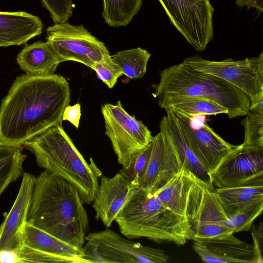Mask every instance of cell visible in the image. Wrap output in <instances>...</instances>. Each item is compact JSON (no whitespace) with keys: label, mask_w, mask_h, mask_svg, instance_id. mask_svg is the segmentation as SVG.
I'll use <instances>...</instances> for the list:
<instances>
[{"label":"cell","mask_w":263,"mask_h":263,"mask_svg":"<svg viewBox=\"0 0 263 263\" xmlns=\"http://www.w3.org/2000/svg\"><path fill=\"white\" fill-rule=\"evenodd\" d=\"M0 262L21 263V259L17 251L6 249L0 251Z\"/></svg>","instance_id":"obj_35"},{"label":"cell","mask_w":263,"mask_h":263,"mask_svg":"<svg viewBox=\"0 0 263 263\" xmlns=\"http://www.w3.org/2000/svg\"><path fill=\"white\" fill-rule=\"evenodd\" d=\"M18 253L21 259V263H78L74 259L44 252L25 245L18 252Z\"/></svg>","instance_id":"obj_30"},{"label":"cell","mask_w":263,"mask_h":263,"mask_svg":"<svg viewBox=\"0 0 263 263\" xmlns=\"http://www.w3.org/2000/svg\"><path fill=\"white\" fill-rule=\"evenodd\" d=\"M151 56L146 50L137 47L118 51L111 55V59L123 74L133 79L140 78L145 74Z\"/></svg>","instance_id":"obj_26"},{"label":"cell","mask_w":263,"mask_h":263,"mask_svg":"<svg viewBox=\"0 0 263 263\" xmlns=\"http://www.w3.org/2000/svg\"><path fill=\"white\" fill-rule=\"evenodd\" d=\"M161 108H171L174 111L189 117L201 115L228 114V109L211 100L193 97H163L158 98Z\"/></svg>","instance_id":"obj_23"},{"label":"cell","mask_w":263,"mask_h":263,"mask_svg":"<svg viewBox=\"0 0 263 263\" xmlns=\"http://www.w3.org/2000/svg\"><path fill=\"white\" fill-rule=\"evenodd\" d=\"M115 221L120 232L129 239L144 237L179 246L192 239L186 217L173 211L155 194L137 186Z\"/></svg>","instance_id":"obj_4"},{"label":"cell","mask_w":263,"mask_h":263,"mask_svg":"<svg viewBox=\"0 0 263 263\" xmlns=\"http://www.w3.org/2000/svg\"><path fill=\"white\" fill-rule=\"evenodd\" d=\"M236 4L241 8L246 7L248 9L255 8L259 13L263 11V0H236Z\"/></svg>","instance_id":"obj_36"},{"label":"cell","mask_w":263,"mask_h":263,"mask_svg":"<svg viewBox=\"0 0 263 263\" xmlns=\"http://www.w3.org/2000/svg\"><path fill=\"white\" fill-rule=\"evenodd\" d=\"M23 145L34 155L39 166L72 184L84 204L92 202L103 174L92 158L86 162L62 124L49 128Z\"/></svg>","instance_id":"obj_3"},{"label":"cell","mask_w":263,"mask_h":263,"mask_svg":"<svg viewBox=\"0 0 263 263\" xmlns=\"http://www.w3.org/2000/svg\"><path fill=\"white\" fill-rule=\"evenodd\" d=\"M241 123L244 127L243 146L263 148V114L249 111Z\"/></svg>","instance_id":"obj_27"},{"label":"cell","mask_w":263,"mask_h":263,"mask_svg":"<svg viewBox=\"0 0 263 263\" xmlns=\"http://www.w3.org/2000/svg\"><path fill=\"white\" fill-rule=\"evenodd\" d=\"M48 11L53 22L60 23L68 22L73 12L72 0H41Z\"/></svg>","instance_id":"obj_32"},{"label":"cell","mask_w":263,"mask_h":263,"mask_svg":"<svg viewBox=\"0 0 263 263\" xmlns=\"http://www.w3.org/2000/svg\"><path fill=\"white\" fill-rule=\"evenodd\" d=\"M155 98L193 97L208 99L226 108L230 119L245 116L250 101L240 89L219 78L195 70L183 62L160 71Z\"/></svg>","instance_id":"obj_5"},{"label":"cell","mask_w":263,"mask_h":263,"mask_svg":"<svg viewBox=\"0 0 263 263\" xmlns=\"http://www.w3.org/2000/svg\"><path fill=\"white\" fill-rule=\"evenodd\" d=\"M105 132L119 164L124 167L130 159L143 150L153 140L152 133L123 107L121 101L101 107Z\"/></svg>","instance_id":"obj_8"},{"label":"cell","mask_w":263,"mask_h":263,"mask_svg":"<svg viewBox=\"0 0 263 263\" xmlns=\"http://www.w3.org/2000/svg\"><path fill=\"white\" fill-rule=\"evenodd\" d=\"M183 166L170 139L160 130L153 136L146 168L137 187L155 194L177 175Z\"/></svg>","instance_id":"obj_14"},{"label":"cell","mask_w":263,"mask_h":263,"mask_svg":"<svg viewBox=\"0 0 263 263\" xmlns=\"http://www.w3.org/2000/svg\"><path fill=\"white\" fill-rule=\"evenodd\" d=\"M250 228L252 230L253 241V246L259 256L263 258V230L262 222L257 225L252 224Z\"/></svg>","instance_id":"obj_34"},{"label":"cell","mask_w":263,"mask_h":263,"mask_svg":"<svg viewBox=\"0 0 263 263\" xmlns=\"http://www.w3.org/2000/svg\"><path fill=\"white\" fill-rule=\"evenodd\" d=\"M183 62L196 70L219 78L242 90L250 102L263 98V52L257 57L210 61L196 55Z\"/></svg>","instance_id":"obj_9"},{"label":"cell","mask_w":263,"mask_h":263,"mask_svg":"<svg viewBox=\"0 0 263 263\" xmlns=\"http://www.w3.org/2000/svg\"><path fill=\"white\" fill-rule=\"evenodd\" d=\"M16 61L26 74L34 76L53 74L61 63L51 46L41 41L25 46Z\"/></svg>","instance_id":"obj_20"},{"label":"cell","mask_w":263,"mask_h":263,"mask_svg":"<svg viewBox=\"0 0 263 263\" xmlns=\"http://www.w3.org/2000/svg\"><path fill=\"white\" fill-rule=\"evenodd\" d=\"M174 112L187 145L209 174L239 146L226 141L206 123L197 126L193 117Z\"/></svg>","instance_id":"obj_13"},{"label":"cell","mask_w":263,"mask_h":263,"mask_svg":"<svg viewBox=\"0 0 263 263\" xmlns=\"http://www.w3.org/2000/svg\"><path fill=\"white\" fill-rule=\"evenodd\" d=\"M209 174L215 188L263 185V148L239 145Z\"/></svg>","instance_id":"obj_12"},{"label":"cell","mask_w":263,"mask_h":263,"mask_svg":"<svg viewBox=\"0 0 263 263\" xmlns=\"http://www.w3.org/2000/svg\"><path fill=\"white\" fill-rule=\"evenodd\" d=\"M180 214L186 217L193 240L233 234L215 190L192 173L181 200Z\"/></svg>","instance_id":"obj_6"},{"label":"cell","mask_w":263,"mask_h":263,"mask_svg":"<svg viewBox=\"0 0 263 263\" xmlns=\"http://www.w3.org/2000/svg\"><path fill=\"white\" fill-rule=\"evenodd\" d=\"M171 23L197 51L214 37V9L209 0H158Z\"/></svg>","instance_id":"obj_11"},{"label":"cell","mask_w":263,"mask_h":263,"mask_svg":"<svg viewBox=\"0 0 263 263\" xmlns=\"http://www.w3.org/2000/svg\"><path fill=\"white\" fill-rule=\"evenodd\" d=\"M25 245L44 252L74 259L84 263L82 252L27 221Z\"/></svg>","instance_id":"obj_22"},{"label":"cell","mask_w":263,"mask_h":263,"mask_svg":"<svg viewBox=\"0 0 263 263\" xmlns=\"http://www.w3.org/2000/svg\"><path fill=\"white\" fill-rule=\"evenodd\" d=\"M81 116V105L77 103L72 106L67 105L63 114L62 120L70 122L76 128L79 126Z\"/></svg>","instance_id":"obj_33"},{"label":"cell","mask_w":263,"mask_h":263,"mask_svg":"<svg viewBox=\"0 0 263 263\" xmlns=\"http://www.w3.org/2000/svg\"><path fill=\"white\" fill-rule=\"evenodd\" d=\"M142 0H103L102 15L108 25L126 26L141 9Z\"/></svg>","instance_id":"obj_25"},{"label":"cell","mask_w":263,"mask_h":263,"mask_svg":"<svg viewBox=\"0 0 263 263\" xmlns=\"http://www.w3.org/2000/svg\"><path fill=\"white\" fill-rule=\"evenodd\" d=\"M84 204L72 184L45 170L35 178L27 221L82 251L89 230Z\"/></svg>","instance_id":"obj_2"},{"label":"cell","mask_w":263,"mask_h":263,"mask_svg":"<svg viewBox=\"0 0 263 263\" xmlns=\"http://www.w3.org/2000/svg\"><path fill=\"white\" fill-rule=\"evenodd\" d=\"M215 193L228 217L263 201V185L215 188Z\"/></svg>","instance_id":"obj_21"},{"label":"cell","mask_w":263,"mask_h":263,"mask_svg":"<svg viewBox=\"0 0 263 263\" xmlns=\"http://www.w3.org/2000/svg\"><path fill=\"white\" fill-rule=\"evenodd\" d=\"M46 39L61 62L73 61L91 68L110 57L105 44L82 25L55 24L47 28Z\"/></svg>","instance_id":"obj_10"},{"label":"cell","mask_w":263,"mask_h":263,"mask_svg":"<svg viewBox=\"0 0 263 263\" xmlns=\"http://www.w3.org/2000/svg\"><path fill=\"white\" fill-rule=\"evenodd\" d=\"M43 28L37 16L24 11H0V47L25 44L41 34Z\"/></svg>","instance_id":"obj_18"},{"label":"cell","mask_w":263,"mask_h":263,"mask_svg":"<svg viewBox=\"0 0 263 263\" xmlns=\"http://www.w3.org/2000/svg\"><path fill=\"white\" fill-rule=\"evenodd\" d=\"M82 251L84 263H164L168 259L163 250L133 241L109 228L86 235Z\"/></svg>","instance_id":"obj_7"},{"label":"cell","mask_w":263,"mask_h":263,"mask_svg":"<svg viewBox=\"0 0 263 263\" xmlns=\"http://www.w3.org/2000/svg\"><path fill=\"white\" fill-rule=\"evenodd\" d=\"M91 68L96 71L98 78L109 88H112L118 78L123 75L119 67L112 61L111 55L101 62L95 63Z\"/></svg>","instance_id":"obj_31"},{"label":"cell","mask_w":263,"mask_h":263,"mask_svg":"<svg viewBox=\"0 0 263 263\" xmlns=\"http://www.w3.org/2000/svg\"><path fill=\"white\" fill-rule=\"evenodd\" d=\"M263 201L228 217L226 226L233 233L247 231L250 229L254 220L262 213Z\"/></svg>","instance_id":"obj_29"},{"label":"cell","mask_w":263,"mask_h":263,"mask_svg":"<svg viewBox=\"0 0 263 263\" xmlns=\"http://www.w3.org/2000/svg\"><path fill=\"white\" fill-rule=\"evenodd\" d=\"M165 110L166 115L160 121V130L170 139L184 168L215 190L209 172L187 145L174 111L171 108Z\"/></svg>","instance_id":"obj_19"},{"label":"cell","mask_w":263,"mask_h":263,"mask_svg":"<svg viewBox=\"0 0 263 263\" xmlns=\"http://www.w3.org/2000/svg\"><path fill=\"white\" fill-rule=\"evenodd\" d=\"M152 148V141L143 150L133 156L127 165L119 172L136 186H138L145 173Z\"/></svg>","instance_id":"obj_28"},{"label":"cell","mask_w":263,"mask_h":263,"mask_svg":"<svg viewBox=\"0 0 263 263\" xmlns=\"http://www.w3.org/2000/svg\"><path fill=\"white\" fill-rule=\"evenodd\" d=\"M35 178L28 173L23 175L14 203L0 226V251L8 249L18 252L25 245L26 227Z\"/></svg>","instance_id":"obj_15"},{"label":"cell","mask_w":263,"mask_h":263,"mask_svg":"<svg viewBox=\"0 0 263 263\" xmlns=\"http://www.w3.org/2000/svg\"><path fill=\"white\" fill-rule=\"evenodd\" d=\"M22 146L0 142V196L22 175L26 155Z\"/></svg>","instance_id":"obj_24"},{"label":"cell","mask_w":263,"mask_h":263,"mask_svg":"<svg viewBox=\"0 0 263 263\" xmlns=\"http://www.w3.org/2000/svg\"><path fill=\"white\" fill-rule=\"evenodd\" d=\"M99 181L100 184L95 194L92 207L96 213L95 218L109 228L136 186L119 172L110 178L102 175Z\"/></svg>","instance_id":"obj_17"},{"label":"cell","mask_w":263,"mask_h":263,"mask_svg":"<svg viewBox=\"0 0 263 263\" xmlns=\"http://www.w3.org/2000/svg\"><path fill=\"white\" fill-rule=\"evenodd\" d=\"M70 100L69 83L61 75L17 77L0 107V142L22 146L49 128L62 124Z\"/></svg>","instance_id":"obj_1"},{"label":"cell","mask_w":263,"mask_h":263,"mask_svg":"<svg viewBox=\"0 0 263 263\" xmlns=\"http://www.w3.org/2000/svg\"><path fill=\"white\" fill-rule=\"evenodd\" d=\"M210 1V0H209Z\"/></svg>","instance_id":"obj_37"},{"label":"cell","mask_w":263,"mask_h":263,"mask_svg":"<svg viewBox=\"0 0 263 263\" xmlns=\"http://www.w3.org/2000/svg\"><path fill=\"white\" fill-rule=\"evenodd\" d=\"M193 241V249L204 262H263L253 245L236 238L233 234Z\"/></svg>","instance_id":"obj_16"}]
</instances>
